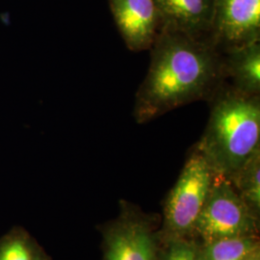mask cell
<instances>
[{
    "label": "cell",
    "instance_id": "10",
    "mask_svg": "<svg viewBox=\"0 0 260 260\" xmlns=\"http://www.w3.org/2000/svg\"><path fill=\"white\" fill-rule=\"evenodd\" d=\"M0 260H52L24 228L14 226L0 237Z\"/></svg>",
    "mask_w": 260,
    "mask_h": 260
},
{
    "label": "cell",
    "instance_id": "2",
    "mask_svg": "<svg viewBox=\"0 0 260 260\" xmlns=\"http://www.w3.org/2000/svg\"><path fill=\"white\" fill-rule=\"evenodd\" d=\"M195 148L215 175L231 180L260 150L259 95H246L234 89L222 91Z\"/></svg>",
    "mask_w": 260,
    "mask_h": 260
},
{
    "label": "cell",
    "instance_id": "6",
    "mask_svg": "<svg viewBox=\"0 0 260 260\" xmlns=\"http://www.w3.org/2000/svg\"><path fill=\"white\" fill-rule=\"evenodd\" d=\"M260 0H216L210 40L226 51L259 42Z\"/></svg>",
    "mask_w": 260,
    "mask_h": 260
},
{
    "label": "cell",
    "instance_id": "9",
    "mask_svg": "<svg viewBox=\"0 0 260 260\" xmlns=\"http://www.w3.org/2000/svg\"><path fill=\"white\" fill-rule=\"evenodd\" d=\"M226 53L223 74L232 78L233 89L246 95H259V42L235 47Z\"/></svg>",
    "mask_w": 260,
    "mask_h": 260
},
{
    "label": "cell",
    "instance_id": "14",
    "mask_svg": "<svg viewBox=\"0 0 260 260\" xmlns=\"http://www.w3.org/2000/svg\"><path fill=\"white\" fill-rule=\"evenodd\" d=\"M243 260H260V249L252 251L251 253H250L247 257H245Z\"/></svg>",
    "mask_w": 260,
    "mask_h": 260
},
{
    "label": "cell",
    "instance_id": "12",
    "mask_svg": "<svg viewBox=\"0 0 260 260\" xmlns=\"http://www.w3.org/2000/svg\"><path fill=\"white\" fill-rule=\"evenodd\" d=\"M205 260H243L260 249L258 235L202 243Z\"/></svg>",
    "mask_w": 260,
    "mask_h": 260
},
{
    "label": "cell",
    "instance_id": "4",
    "mask_svg": "<svg viewBox=\"0 0 260 260\" xmlns=\"http://www.w3.org/2000/svg\"><path fill=\"white\" fill-rule=\"evenodd\" d=\"M259 217L238 195L232 182L215 175L205 205L194 226L193 236L202 243L258 235Z\"/></svg>",
    "mask_w": 260,
    "mask_h": 260
},
{
    "label": "cell",
    "instance_id": "5",
    "mask_svg": "<svg viewBox=\"0 0 260 260\" xmlns=\"http://www.w3.org/2000/svg\"><path fill=\"white\" fill-rule=\"evenodd\" d=\"M155 216L121 201L119 215L100 230L103 260H157L162 236Z\"/></svg>",
    "mask_w": 260,
    "mask_h": 260
},
{
    "label": "cell",
    "instance_id": "8",
    "mask_svg": "<svg viewBox=\"0 0 260 260\" xmlns=\"http://www.w3.org/2000/svg\"><path fill=\"white\" fill-rule=\"evenodd\" d=\"M161 28L196 39H210L216 0H154Z\"/></svg>",
    "mask_w": 260,
    "mask_h": 260
},
{
    "label": "cell",
    "instance_id": "13",
    "mask_svg": "<svg viewBox=\"0 0 260 260\" xmlns=\"http://www.w3.org/2000/svg\"><path fill=\"white\" fill-rule=\"evenodd\" d=\"M157 260H205L202 242L194 236L162 240Z\"/></svg>",
    "mask_w": 260,
    "mask_h": 260
},
{
    "label": "cell",
    "instance_id": "1",
    "mask_svg": "<svg viewBox=\"0 0 260 260\" xmlns=\"http://www.w3.org/2000/svg\"><path fill=\"white\" fill-rule=\"evenodd\" d=\"M150 49L149 72L134 107L139 123L210 96L218 89L223 61L210 39H196L161 28Z\"/></svg>",
    "mask_w": 260,
    "mask_h": 260
},
{
    "label": "cell",
    "instance_id": "11",
    "mask_svg": "<svg viewBox=\"0 0 260 260\" xmlns=\"http://www.w3.org/2000/svg\"><path fill=\"white\" fill-rule=\"evenodd\" d=\"M260 150L255 152L230 180L244 203L260 216Z\"/></svg>",
    "mask_w": 260,
    "mask_h": 260
},
{
    "label": "cell",
    "instance_id": "3",
    "mask_svg": "<svg viewBox=\"0 0 260 260\" xmlns=\"http://www.w3.org/2000/svg\"><path fill=\"white\" fill-rule=\"evenodd\" d=\"M214 177L213 170L194 148L165 201L160 228L162 240L193 236L197 219L205 205Z\"/></svg>",
    "mask_w": 260,
    "mask_h": 260
},
{
    "label": "cell",
    "instance_id": "7",
    "mask_svg": "<svg viewBox=\"0 0 260 260\" xmlns=\"http://www.w3.org/2000/svg\"><path fill=\"white\" fill-rule=\"evenodd\" d=\"M114 20L132 51L150 49L161 29L154 0H109Z\"/></svg>",
    "mask_w": 260,
    "mask_h": 260
}]
</instances>
